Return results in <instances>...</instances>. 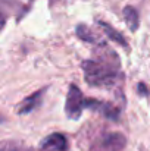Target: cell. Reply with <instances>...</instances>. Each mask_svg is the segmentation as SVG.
<instances>
[{
	"label": "cell",
	"mask_w": 150,
	"mask_h": 151,
	"mask_svg": "<svg viewBox=\"0 0 150 151\" xmlns=\"http://www.w3.org/2000/svg\"><path fill=\"white\" fill-rule=\"evenodd\" d=\"M86 82L97 88H112L121 81L119 59L113 51L107 57L100 56V59L84 60L81 63Z\"/></svg>",
	"instance_id": "obj_1"
},
{
	"label": "cell",
	"mask_w": 150,
	"mask_h": 151,
	"mask_svg": "<svg viewBox=\"0 0 150 151\" xmlns=\"http://www.w3.org/2000/svg\"><path fill=\"white\" fill-rule=\"evenodd\" d=\"M84 100L86 97L83 96V91L74 84L69 85L66 103H65V111L69 119H74V120L80 119V116L83 114V109H84Z\"/></svg>",
	"instance_id": "obj_2"
},
{
	"label": "cell",
	"mask_w": 150,
	"mask_h": 151,
	"mask_svg": "<svg viewBox=\"0 0 150 151\" xmlns=\"http://www.w3.org/2000/svg\"><path fill=\"white\" fill-rule=\"evenodd\" d=\"M127 145V138L121 132H109L96 142L93 151H121Z\"/></svg>",
	"instance_id": "obj_3"
},
{
	"label": "cell",
	"mask_w": 150,
	"mask_h": 151,
	"mask_svg": "<svg viewBox=\"0 0 150 151\" xmlns=\"http://www.w3.org/2000/svg\"><path fill=\"white\" fill-rule=\"evenodd\" d=\"M84 109L96 110V111L101 113L106 119H110V120H118L119 113H121V110L116 106H113L112 103H104V101L93 100V99H86L84 100Z\"/></svg>",
	"instance_id": "obj_4"
},
{
	"label": "cell",
	"mask_w": 150,
	"mask_h": 151,
	"mask_svg": "<svg viewBox=\"0 0 150 151\" xmlns=\"http://www.w3.org/2000/svg\"><path fill=\"white\" fill-rule=\"evenodd\" d=\"M40 147L44 151H66L68 147H69V142H68V139L63 134L56 132V134L47 135L41 141Z\"/></svg>",
	"instance_id": "obj_5"
},
{
	"label": "cell",
	"mask_w": 150,
	"mask_h": 151,
	"mask_svg": "<svg viewBox=\"0 0 150 151\" xmlns=\"http://www.w3.org/2000/svg\"><path fill=\"white\" fill-rule=\"evenodd\" d=\"M44 93H46V90H40V91H36L34 94L28 96L27 99H24L21 101V104L18 106V113L19 114H28V113L34 111L36 109H38L43 103Z\"/></svg>",
	"instance_id": "obj_6"
},
{
	"label": "cell",
	"mask_w": 150,
	"mask_h": 151,
	"mask_svg": "<svg viewBox=\"0 0 150 151\" xmlns=\"http://www.w3.org/2000/svg\"><path fill=\"white\" fill-rule=\"evenodd\" d=\"M33 1L34 0H0V3L4 7H7L9 10H12L18 18H21L22 15H25L28 12Z\"/></svg>",
	"instance_id": "obj_7"
},
{
	"label": "cell",
	"mask_w": 150,
	"mask_h": 151,
	"mask_svg": "<svg viewBox=\"0 0 150 151\" xmlns=\"http://www.w3.org/2000/svg\"><path fill=\"white\" fill-rule=\"evenodd\" d=\"M77 35L80 40L86 41V43H90V44H99L101 46L103 44V40L99 34H96L91 28H88L87 25H78L77 27Z\"/></svg>",
	"instance_id": "obj_8"
},
{
	"label": "cell",
	"mask_w": 150,
	"mask_h": 151,
	"mask_svg": "<svg viewBox=\"0 0 150 151\" xmlns=\"http://www.w3.org/2000/svg\"><path fill=\"white\" fill-rule=\"evenodd\" d=\"M97 25L101 28V31L106 34V37H107V38H110L112 41L118 43V44H119V46H122V47H127V40H125V38H124V35H122V34H119L115 28H112L109 24H106V22H103V21H97Z\"/></svg>",
	"instance_id": "obj_9"
},
{
	"label": "cell",
	"mask_w": 150,
	"mask_h": 151,
	"mask_svg": "<svg viewBox=\"0 0 150 151\" xmlns=\"http://www.w3.org/2000/svg\"><path fill=\"white\" fill-rule=\"evenodd\" d=\"M124 19L128 25V28L136 32L138 29V25H140V16H138V12L136 7L133 6H125L124 7Z\"/></svg>",
	"instance_id": "obj_10"
},
{
	"label": "cell",
	"mask_w": 150,
	"mask_h": 151,
	"mask_svg": "<svg viewBox=\"0 0 150 151\" xmlns=\"http://www.w3.org/2000/svg\"><path fill=\"white\" fill-rule=\"evenodd\" d=\"M138 90H140V94L141 96H147L149 94V91H147V88H146L144 84H138Z\"/></svg>",
	"instance_id": "obj_11"
},
{
	"label": "cell",
	"mask_w": 150,
	"mask_h": 151,
	"mask_svg": "<svg viewBox=\"0 0 150 151\" xmlns=\"http://www.w3.org/2000/svg\"><path fill=\"white\" fill-rule=\"evenodd\" d=\"M4 24H6V18H4V15L1 13V10H0V31L3 29V27H4Z\"/></svg>",
	"instance_id": "obj_12"
},
{
	"label": "cell",
	"mask_w": 150,
	"mask_h": 151,
	"mask_svg": "<svg viewBox=\"0 0 150 151\" xmlns=\"http://www.w3.org/2000/svg\"><path fill=\"white\" fill-rule=\"evenodd\" d=\"M1 151H28V150H24V148H7V150H1Z\"/></svg>",
	"instance_id": "obj_13"
}]
</instances>
